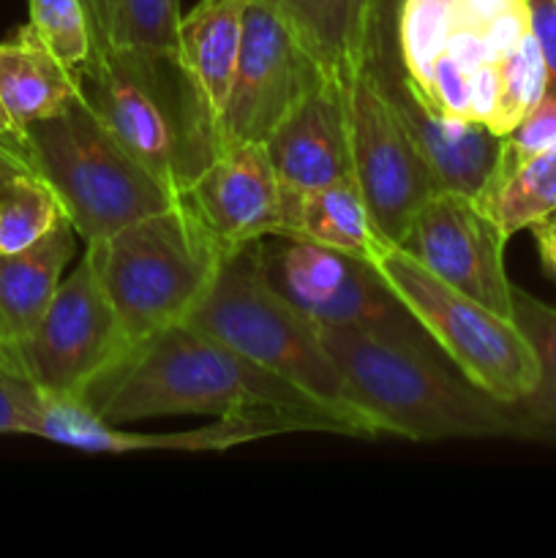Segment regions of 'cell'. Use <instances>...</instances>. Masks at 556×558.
I'll list each match as a JSON object with an SVG mask.
<instances>
[{
    "instance_id": "obj_1",
    "label": "cell",
    "mask_w": 556,
    "mask_h": 558,
    "mask_svg": "<svg viewBox=\"0 0 556 558\" xmlns=\"http://www.w3.org/2000/svg\"><path fill=\"white\" fill-rule=\"evenodd\" d=\"M82 401L112 425L167 414L227 417L270 409L314 420L322 434L349 436L347 425L319 403L189 322L125 349Z\"/></svg>"
},
{
    "instance_id": "obj_2",
    "label": "cell",
    "mask_w": 556,
    "mask_h": 558,
    "mask_svg": "<svg viewBox=\"0 0 556 558\" xmlns=\"http://www.w3.org/2000/svg\"><path fill=\"white\" fill-rule=\"evenodd\" d=\"M80 98L98 123L169 189H191L223 150L221 129L180 52L109 47L74 71Z\"/></svg>"
},
{
    "instance_id": "obj_3",
    "label": "cell",
    "mask_w": 556,
    "mask_h": 558,
    "mask_svg": "<svg viewBox=\"0 0 556 558\" xmlns=\"http://www.w3.org/2000/svg\"><path fill=\"white\" fill-rule=\"evenodd\" d=\"M189 325L276 374L347 425L349 436H385L319 336V325L270 283L262 240L227 256Z\"/></svg>"
},
{
    "instance_id": "obj_4",
    "label": "cell",
    "mask_w": 556,
    "mask_h": 558,
    "mask_svg": "<svg viewBox=\"0 0 556 558\" xmlns=\"http://www.w3.org/2000/svg\"><path fill=\"white\" fill-rule=\"evenodd\" d=\"M229 254L189 194L85 248L129 347L189 322Z\"/></svg>"
},
{
    "instance_id": "obj_5",
    "label": "cell",
    "mask_w": 556,
    "mask_h": 558,
    "mask_svg": "<svg viewBox=\"0 0 556 558\" xmlns=\"http://www.w3.org/2000/svg\"><path fill=\"white\" fill-rule=\"evenodd\" d=\"M327 352L385 436L412 441L512 436L507 403L463 379L439 352L319 325Z\"/></svg>"
},
{
    "instance_id": "obj_6",
    "label": "cell",
    "mask_w": 556,
    "mask_h": 558,
    "mask_svg": "<svg viewBox=\"0 0 556 558\" xmlns=\"http://www.w3.org/2000/svg\"><path fill=\"white\" fill-rule=\"evenodd\" d=\"M25 147L33 169L47 180L85 243L183 199L180 191L142 167L82 98L60 114L27 125Z\"/></svg>"
},
{
    "instance_id": "obj_7",
    "label": "cell",
    "mask_w": 556,
    "mask_h": 558,
    "mask_svg": "<svg viewBox=\"0 0 556 558\" xmlns=\"http://www.w3.org/2000/svg\"><path fill=\"white\" fill-rule=\"evenodd\" d=\"M368 262L463 379L501 403L532 392L540 365L512 316L458 292L398 245H385Z\"/></svg>"
},
{
    "instance_id": "obj_8",
    "label": "cell",
    "mask_w": 556,
    "mask_h": 558,
    "mask_svg": "<svg viewBox=\"0 0 556 558\" xmlns=\"http://www.w3.org/2000/svg\"><path fill=\"white\" fill-rule=\"evenodd\" d=\"M262 262L273 287L316 325L352 327L385 341L439 352L363 256L278 234L262 240Z\"/></svg>"
},
{
    "instance_id": "obj_9",
    "label": "cell",
    "mask_w": 556,
    "mask_h": 558,
    "mask_svg": "<svg viewBox=\"0 0 556 558\" xmlns=\"http://www.w3.org/2000/svg\"><path fill=\"white\" fill-rule=\"evenodd\" d=\"M129 341L118 314L93 270L82 256L71 276L60 281L47 314L36 330L16 349L22 376L38 390L55 396H85L87 387L112 368Z\"/></svg>"
},
{
    "instance_id": "obj_10",
    "label": "cell",
    "mask_w": 556,
    "mask_h": 558,
    "mask_svg": "<svg viewBox=\"0 0 556 558\" xmlns=\"http://www.w3.org/2000/svg\"><path fill=\"white\" fill-rule=\"evenodd\" d=\"M347 107L352 178L376 232L398 245L420 207L442 189L365 63L347 80Z\"/></svg>"
},
{
    "instance_id": "obj_11",
    "label": "cell",
    "mask_w": 556,
    "mask_h": 558,
    "mask_svg": "<svg viewBox=\"0 0 556 558\" xmlns=\"http://www.w3.org/2000/svg\"><path fill=\"white\" fill-rule=\"evenodd\" d=\"M325 76L333 74L316 63L287 20L262 0H249L238 69L221 114V145L267 142Z\"/></svg>"
},
{
    "instance_id": "obj_12",
    "label": "cell",
    "mask_w": 556,
    "mask_h": 558,
    "mask_svg": "<svg viewBox=\"0 0 556 558\" xmlns=\"http://www.w3.org/2000/svg\"><path fill=\"white\" fill-rule=\"evenodd\" d=\"M505 243L501 229L480 210L474 196L439 191L420 207L398 248L485 308L512 316Z\"/></svg>"
},
{
    "instance_id": "obj_13",
    "label": "cell",
    "mask_w": 556,
    "mask_h": 558,
    "mask_svg": "<svg viewBox=\"0 0 556 558\" xmlns=\"http://www.w3.org/2000/svg\"><path fill=\"white\" fill-rule=\"evenodd\" d=\"M365 65L407 129L412 145L431 167L439 189L469 196L478 194L499 156L501 136L478 120L439 112L414 90L398 58L396 27H374Z\"/></svg>"
},
{
    "instance_id": "obj_14",
    "label": "cell",
    "mask_w": 556,
    "mask_h": 558,
    "mask_svg": "<svg viewBox=\"0 0 556 558\" xmlns=\"http://www.w3.org/2000/svg\"><path fill=\"white\" fill-rule=\"evenodd\" d=\"M292 430H319V425L309 417H300V414L256 409V412L216 417V423L205 425V428L178 430V434H140V430H125L120 425L107 423L82 398L38 390L31 436L55 441V445L74 447V450L82 452H112V456H120V452L140 450L221 452L229 450V447L245 445V441H256L276 434H292Z\"/></svg>"
},
{
    "instance_id": "obj_15",
    "label": "cell",
    "mask_w": 556,
    "mask_h": 558,
    "mask_svg": "<svg viewBox=\"0 0 556 558\" xmlns=\"http://www.w3.org/2000/svg\"><path fill=\"white\" fill-rule=\"evenodd\" d=\"M185 194L227 248L283 234V191L265 142L223 147Z\"/></svg>"
},
{
    "instance_id": "obj_16",
    "label": "cell",
    "mask_w": 556,
    "mask_h": 558,
    "mask_svg": "<svg viewBox=\"0 0 556 558\" xmlns=\"http://www.w3.org/2000/svg\"><path fill=\"white\" fill-rule=\"evenodd\" d=\"M281 191H309L352 178L347 80L325 76L265 142Z\"/></svg>"
},
{
    "instance_id": "obj_17",
    "label": "cell",
    "mask_w": 556,
    "mask_h": 558,
    "mask_svg": "<svg viewBox=\"0 0 556 558\" xmlns=\"http://www.w3.org/2000/svg\"><path fill=\"white\" fill-rule=\"evenodd\" d=\"M74 251L76 229L63 218L38 243L0 254V341L14 354L47 314Z\"/></svg>"
},
{
    "instance_id": "obj_18",
    "label": "cell",
    "mask_w": 556,
    "mask_h": 558,
    "mask_svg": "<svg viewBox=\"0 0 556 558\" xmlns=\"http://www.w3.org/2000/svg\"><path fill=\"white\" fill-rule=\"evenodd\" d=\"M283 234L309 240L363 259L379 254L387 240L376 232L368 205L354 178L336 180L309 191H283Z\"/></svg>"
},
{
    "instance_id": "obj_19",
    "label": "cell",
    "mask_w": 556,
    "mask_h": 558,
    "mask_svg": "<svg viewBox=\"0 0 556 558\" xmlns=\"http://www.w3.org/2000/svg\"><path fill=\"white\" fill-rule=\"evenodd\" d=\"M0 101L22 136L31 123L80 101L74 71L49 52L31 25H22L14 36L0 41Z\"/></svg>"
},
{
    "instance_id": "obj_20",
    "label": "cell",
    "mask_w": 556,
    "mask_h": 558,
    "mask_svg": "<svg viewBox=\"0 0 556 558\" xmlns=\"http://www.w3.org/2000/svg\"><path fill=\"white\" fill-rule=\"evenodd\" d=\"M287 20L294 36L333 76L363 69L371 47V0H262Z\"/></svg>"
},
{
    "instance_id": "obj_21",
    "label": "cell",
    "mask_w": 556,
    "mask_h": 558,
    "mask_svg": "<svg viewBox=\"0 0 556 558\" xmlns=\"http://www.w3.org/2000/svg\"><path fill=\"white\" fill-rule=\"evenodd\" d=\"M249 0H200L180 20V58L205 93L221 129L243 44V11Z\"/></svg>"
},
{
    "instance_id": "obj_22",
    "label": "cell",
    "mask_w": 556,
    "mask_h": 558,
    "mask_svg": "<svg viewBox=\"0 0 556 558\" xmlns=\"http://www.w3.org/2000/svg\"><path fill=\"white\" fill-rule=\"evenodd\" d=\"M474 202L507 240L537 223L556 210V147L537 156H518L501 142L494 169Z\"/></svg>"
},
{
    "instance_id": "obj_23",
    "label": "cell",
    "mask_w": 556,
    "mask_h": 558,
    "mask_svg": "<svg viewBox=\"0 0 556 558\" xmlns=\"http://www.w3.org/2000/svg\"><path fill=\"white\" fill-rule=\"evenodd\" d=\"M512 319L537 357V385L521 401L507 403L512 436L556 441V308L512 287Z\"/></svg>"
},
{
    "instance_id": "obj_24",
    "label": "cell",
    "mask_w": 556,
    "mask_h": 558,
    "mask_svg": "<svg viewBox=\"0 0 556 558\" xmlns=\"http://www.w3.org/2000/svg\"><path fill=\"white\" fill-rule=\"evenodd\" d=\"M85 5L96 41L180 52V0H85Z\"/></svg>"
},
{
    "instance_id": "obj_25",
    "label": "cell",
    "mask_w": 556,
    "mask_h": 558,
    "mask_svg": "<svg viewBox=\"0 0 556 558\" xmlns=\"http://www.w3.org/2000/svg\"><path fill=\"white\" fill-rule=\"evenodd\" d=\"M458 0H401L396 14V49L418 93L428 87L436 58L456 25Z\"/></svg>"
},
{
    "instance_id": "obj_26",
    "label": "cell",
    "mask_w": 556,
    "mask_h": 558,
    "mask_svg": "<svg viewBox=\"0 0 556 558\" xmlns=\"http://www.w3.org/2000/svg\"><path fill=\"white\" fill-rule=\"evenodd\" d=\"M65 218L63 205L47 180L33 169L0 194V254L38 243Z\"/></svg>"
},
{
    "instance_id": "obj_27",
    "label": "cell",
    "mask_w": 556,
    "mask_h": 558,
    "mask_svg": "<svg viewBox=\"0 0 556 558\" xmlns=\"http://www.w3.org/2000/svg\"><path fill=\"white\" fill-rule=\"evenodd\" d=\"M496 71H499V98L488 129L496 136H505L545 96V63L532 33L512 52L496 60Z\"/></svg>"
},
{
    "instance_id": "obj_28",
    "label": "cell",
    "mask_w": 556,
    "mask_h": 558,
    "mask_svg": "<svg viewBox=\"0 0 556 558\" xmlns=\"http://www.w3.org/2000/svg\"><path fill=\"white\" fill-rule=\"evenodd\" d=\"M27 25L69 71L93 52V25L85 0H27Z\"/></svg>"
},
{
    "instance_id": "obj_29",
    "label": "cell",
    "mask_w": 556,
    "mask_h": 558,
    "mask_svg": "<svg viewBox=\"0 0 556 558\" xmlns=\"http://www.w3.org/2000/svg\"><path fill=\"white\" fill-rule=\"evenodd\" d=\"M507 147L518 156H537V153L554 150L556 147V96L554 93H545L532 109H529L527 118L510 131V134L501 136Z\"/></svg>"
},
{
    "instance_id": "obj_30",
    "label": "cell",
    "mask_w": 556,
    "mask_h": 558,
    "mask_svg": "<svg viewBox=\"0 0 556 558\" xmlns=\"http://www.w3.org/2000/svg\"><path fill=\"white\" fill-rule=\"evenodd\" d=\"M38 387L27 376L14 371H0V436H31L36 417Z\"/></svg>"
},
{
    "instance_id": "obj_31",
    "label": "cell",
    "mask_w": 556,
    "mask_h": 558,
    "mask_svg": "<svg viewBox=\"0 0 556 558\" xmlns=\"http://www.w3.org/2000/svg\"><path fill=\"white\" fill-rule=\"evenodd\" d=\"M532 36L545 63V93L556 96V0H527Z\"/></svg>"
},
{
    "instance_id": "obj_32",
    "label": "cell",
    "mask_w": 556,
    "mask_h": 558,
    "mask_svg": "<svg viewBox=\"0 0 556 558\" xmlns=\"http://www.w3.org/2000/svg\"><path fill=\"white\" fill-rule=\"evenodd\" d=\"M496 98H499V71L496 63H480L472 71V85H469V109L472 120L488 125L496 112Z\"/></svg>"
},
{
    "instance_id": "obj_33",
    "label": "cell",
    "mask_w": 556,
    "mask_h": 558,
    "mask_svg": "<svg viewBox=\"0 0 556 558\" xmlns=\"http://www.w3.org/2000/svg\"><path fill=\"white\" fill-rule=\"evenodd\" d=\"M25 172H33V161L25 142L0 136V194Z\"/></svg>"
},
{
    "instance_id": "obj_34",
    "label": "cell",
    "mask_w": 556,
    "mask_h": 558,
    "mask_svg": "<svg viewBox=\"0 0 556 558\" xmlns=\"http://www.w3.org/2000/svg\"><path fill=\"white\" fill-rule=\"evenodd\" d=\"M534 243H537L540 262H543L545 272L548 276H556V210H551L548 216L540 218L537 223H532Z\"/></svg>"
},
{
    "instance_id": "obj_35",
    "label": "cell",
    "mask_w": 556,
    "mask_h": 558,
    "mask_svg": "<svg viewBox=\"0 0 556 558\" xmlns=\"http://www.w3.org/2000/svg\"><path fill=\"white\" fill-rule=\"evenodd\" d=\"M398 3L401 0H371V31L376 25H396V14H398Z\"/></svg>"
},
{
    "instance_id": "obj_36",
    "label": "cell",
    "mask_w": 556,
    "mask_h": 558,
    "mask_svg": "<svg viewBox=\"0 0 556 558\" xmlns=\"http://www.w3.org/2000/svg\"><path fill=\"white\" fill-rule=\"evenodd\" d=\"M0 136H11V140L25 142V136H22V131L16 129V123H14V120H11L9 109L3 107V101H0Z\"/></svg>"
},
{
    "instance_id": "obj_37",
    "label": "cell",
    "mask_w": 556,
    "mask_h": 558,
    "mask_svg": "<svg viewBox=\"0 0 556 558\" xmlns=\"http://www.w3.org/2000/svg\"><path fill=\"white\" fill-rule=\"evenodd\" d=\"M0 371H14V374H22L20 363H16V354L0 341Z\"/></svg>"
}]
</instances>
